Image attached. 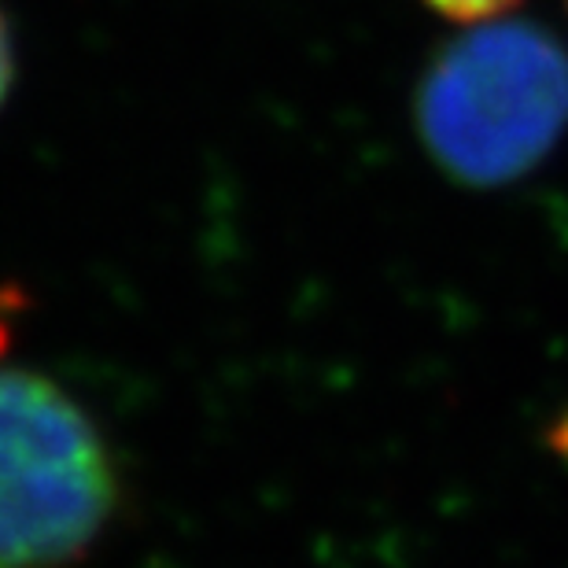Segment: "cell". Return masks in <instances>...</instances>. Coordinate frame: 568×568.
Masks as SVG:
<instances>
[{"label":"cell","mask_w":568,"mask_h":568,"mask_svg":"<svg viewBox=\"0 0 568 568\" xmlns=\"http://www.w3.org/2000/svg\"><path fill=\"white\" fill-rule=\"evenodd\" d=\"M414 111L417 138L450 181L514 185L568 130V49L525 19L469 22L428 60Z\"/></svg>","instance_id":"1"},{"label":"cell","mask_w":568,"mask_h":568,"mask_svg":"<svg viewBox=\"0 0 568 568\" xmlns=\"http://www.w3.org/2000/svg\"><path fill=\"white\" fill-rule=\"evenodd\" d=\"M425 4L432 11H439V16H447L454 22H462V27H469V22L506 16V11H514L520 0H425Z\"/></svg>","instance_id":"3"},{"label":"cell","mask_w":568,"mask_h":568,"mask_svg":"<svg viewBox=\"0 0 568 568\" xmlns=\"http://www.w3.org/2000/svg\"><path fill=\"white\" fill-rule=\"evenodd\" d=\"M11 85H16V33H11V22L0 8V111H4Z\"/></svg>","instance_id":"4"},{"label":"cell","mask_w":568,"mask_h":568,"mask_svg":"<svg viewBox=\"0 0 568 568\" xmlns=\"http://www.w3.org/2000/svg\"><path fill=\"white\" fill-rule=\"evenodd\" d=\"M104 432L44 373L0 366V568H71L119 514Z\"/></svg>","instance_id":"2"}]
</instances>
